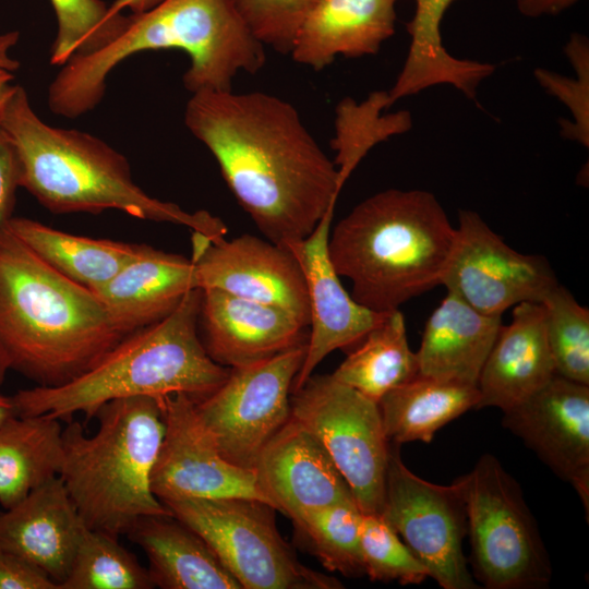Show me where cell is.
<instances>
[{
    "mask_svg": "<svg viewBox=\"0 0 589 589\" xmlns=\"http://www.w3.org/2000/svg\"><path fill=\"white\" fill-rule=\"evenodd\" d=\"M184 123L267 240L300 241L335 207L337 167L290 103L263 92L200 91Z\"/></svg>",
    "mask_w": 589,
    "mask_h": 589,
    "instance_id": "obj_1",
    "label": "cell"
},
{
    "mask_svg": "<svg viewBox=\"0 0 589 589\" xmlns=\"http://www.w3.org/2000/svg\"><path fill=\"white\" fill-rule=\"evenodd\" d=\"M125 335L100 299L0 228V360L36 383L59 386L95 365Z\"/></svg>",
    "mask_w": 589,
    "mask_h": 589,
    "instance_id": "obj_2",
    "label": "cell"
},
{
    "mask_svg": "<svg viewBox=\"0 0 589 589\" xmlns=\"http://www.w3.org/2000/svg\"><path fill=\"white\" fill-rule=\"evenodd\" d=\"M179 49L190 57L185 88L231 91L239 71L256 73L264 45L252 34L233 0H163L129 15L125 29L109 45L64 63L48 87L50 110L77 118L103 99L106 77L122 60L147 50Z\"/></svg>",
    "mask_w": 589,
    "mask_h": 589,
    "instance_id": "obj_3",
    "label": "cell"
},
{
    "mask_svg": "<svg viewBox=\"0 0 589 589\" xmlns=\"http://www.w3.org/2000/svg\"><path fill=\"white\" fill-rule=\"evenodd\" d=\"M0 127L17 155L20 187L55 214L116 209L142 220L182 225L211 241L225 238L227 228L218 217L148 195L133 181L128 159L103 140L45 123L20 85Z\"/></svg>",
    "mask_w": 589,
    "mask_h": 589,
    "instance_id": "obj_4",
    "label": "cell"
},
{
    "mask_svg": "<svg viewBox=\"0 0 589 589\" xmlns=\"http://www.w3.org/2000/svg\"><path fill=\"white\" fill-rule=\"evenodd\" d=\"M457 230L429 191L388 189L356 205L329 232L328 255L352 298L376 311L441 285Z\"/></svg>",
    "mask_w": 589,
    "mask_h": 589,
    "instance_id": "obj_5",
    "label": "cell"
},
{
    "mask_svg": "<svg viewBox=\"0 0 589 589\" xmlns=\"http://www.w3.org/2000/svg\"><path fill=\"white\" fill-rule=\"evenodd\" d=\"M201 289L189 291L161 321L127 335L95 365L59 386H34L12 396L19 416L48 414L85 421L113 399L184 394L199 401L216 390L230 369L206 352L199 333Z\"/></svg>",
    "mask_w": 589,
    "mask_h": 589,
    "instance_id": "obj_6",
    "label": "cell"
},
{
    "mask_svg": "<svg viewBox=\"0 0 589 589\" xmlns=\"http://www.w3.org/2000/svg\"><path fill=\"white\" fill-rule=\"evenodd\" d=\"M161 400L113 399L96 412L93 435L72 420L62 431L59 477L88 529L119 538L143 516L171 514L151 485L165 434Z\"/></svg>",
    "mask_w": 589,
    "mask_h": 589,
    "instance_id": "obj_7",
    "label": "cell"
},
{
    "mask_svg": "<svg viewBox=\"0 0 589 589\" xmlns=\"http://www.w3.org/2000/svg\"><path fill=\"white\" fill-rule=\"evenodd\" d=\"M466 508L476 578L488 589H543L550 556L518 482L492 454L455 479Z\"/></svg>",
    "mask_w": 589,
    "mask_h": 589,
    "instance_id": "obj_8",
    "label": "cell"
},
{
    "mask_svg": "<svg viewBox=\"0 0 589 589\" xmlns=\"http://www.w3.org/2000/svg\"><path fill=\"white\" fill-rule=\"evenodd\" d=\"M199 533L242 589H340L335 577L299 562L280 536L275 508L242 497L189 498L163 503Z\"/></svg>",
    "mask_w": 589,
    "mask_h": 589,
    "instance_id": "obj_9",
    "label": "cell"
},
{
    "mask_svg": "<svg viewBox=\"0 0 589 589\" xmlns=\"http://www.w3.org/2000/svg\"><path fill=\"white\" fill-rule=\"evenodd\" d=\"M291 417L322 443L362 514L382 512L390 443L378 404L336 381L311 375L291 393Z\"/></svg>",
    "mask_w": 589,
    "mask_h": 589,
    "instance_id": "obj_10",
    "label": "cell"
},
{
    "mask_svg": "<svg viewBox=\"0 0 589 589\" xmlns=\"http://www.w3.org/2000/svg\"><path fill=\"white\" fill-rule=\"evenodd\" d=\"M305 350L306 342L231 368L216 390L194 401L200 421L229 462L254 469L262 449L290 419V396Z\"/></svg>",
    "mask_w": 589,
    "mask_h": 589,
    "instance_id": "obj_11",
    "label": "cell"
},
{
    "mask_svg": "<svg viewBox=\"0 0 589 589\" xmlns=\"http://www.w3.org/2000/svg\"><path fill=\"white\" fill-rule=\"evenodd\" d=\"M380 516L443 589H478L464 554L465 502L457 481L435 484L404 464L390 443L385 497Z\"/></svg>",
    "mask_w": 589,
    "mask_h": 589,
    "instance_id": "obj_12",
    "label": "cell"
},
{
    "mask_svg": "<svg viewBox=\"0 0 589 589\" xmlns=\"http://www.w3.org/2000/svg\"><path fill=\"white\" fill-rule=\"evenodd\" d=\"M456 230L441 285L477 311L502 316L521 302L542 303L558 285L544 256L512 249L478 213L459 211Z\"/></svg>",
    "mask_w": 589,
    "mask_h": 589,
    "instance_id": "obj_13",
    "label": "cell"
},
{
    "mask_svg": "<svg viewBox=\"0 0 589 589\" xmlns=\"http://www.w3.org/2000/svg\"><path fill=\"white\" fill-rule=\"evenodd\" d=\"M161 404L165 434L151 478L153 493L161 503L242 497L269 504L254 470L236 466L219 453L196 414L194 400L175 394Z\"/></svg>",
    "mask_w": 589,
    "mask_h": 589,
    "instance_id": "obj_14",
    "label": "cell"
},
{
    "mask_svg": "<svg viewBox=\"0 0 589 589\" xmlns=\"http://www.w3.org/2000/svg\"><path fill=\"white\" fill-rule=\"evenodd\" d=\"M197 287L279 308L305 327L310 309L303 272L285 247L255 236L211 241L193 232Z\"/></svg>",
    "mask_w": 589,
    "mask_h": 589,
    "instance_id": "obj_15",
    "label": "cell"
},
{
    "mask_svg": "<svg viewBox=\"0 0 589 589\" xmlns=\"http://www.w3.org/2000/svg\"><path fill=\"white\" fill-rule=\"evenodd\" d=\"M503 413L504 428L574 486L588 518L589 385L555 374L543 387Z\"/></svg>",
    "mask_w": 589,
    "mask_h": 589,
    "instance_id": "obj_16",
    "label": "cell"
},
{
    "mask_svg": "<svg viewBox=\"0 0 589 589\" xmlns=\"http://www.w3.org/2000/svg\"><path fill=\"white\" fill-rule=\"evenodd\" d=\"M333 214L334 208L306 238L285 247L297 259L304 275L311 327L292 392L303 386L327 354L357 346L389 313L358 303L342 287L327 248Z\"/></svg>",
    "mask_w": 589,
    "mask_h": 589,
    "instance_id": "obj_17",
    "label": "cell"
},
{
    "mask_svg": "<svg viewBox=\"0 0 589 589\" xmlns=\"http://www.w3.org/2000/svg\"><path fill=\"white\" fill-rule=\"evenodd\" d=\"M253 470L268 503L291 520L354 501L322 443L291 416L262 449Z\"/></svg>",
    "mask_w": 589,
    "mask_h": 589,
    "instance_id": "obj_18",
    "label": "cell"
},
{
    "mask_svg": "<svg viewBox=\"0 0 589 589\" xmlns=\"http://www.w3.org/2000/svg\"><path fill=\"white\" fill-rule=\"evenodd\" d=\"M201 290L200 337L223 366L253 364L308 341L306 327L279 308L214 288Z\"/></svg>",
    "mask_w": 589,
    "mask_h": 589,
    "instance_id": "obj_19",
    "label": "cell"
},
{
    "mask_svg": "<svg viewBox=\"0 0 589 589\" xmlns=\"http://www.w3.org/2000/svg\"><path fill=\"white\" fill-rule=\"evenodd\" d=\"M85 527L58 476L0 510V546L43 572L60 589Z\"/></svg>",
    "mask_w": 589,
    "mask_h": 589,
    "instance_id": "obj_20",
    "label": "cell"
},
{
    "mask_svg": "<svg viewBox=\"0 0 589 589\" xmlns=\"http://www.w3.org/2000/svg\"><path fill=\"white\" fill-rule=\"evenodd\" d=\"M555 374L544 306L521 302L515 305L510 323L502 325L482 366L476 409L496 407L505 411L534 394Z\"/></svg>",
    "mask_w": 589,
    "mask_h": 589,
    "instance_id": "obj_21",
    "label": "cell"
},
{
    "mask_svg": "<svg viewBox=\"0 0 589 589\" xmlns=\"http://www.w3.org/2000/svg\"><path fill=\"white\" fill-rule=\"evenodd\" d=\"M193 289L200 288L191 259L144 244L136 257L94 293L127 336L168 316Z\"/></svg>",
    "mask_w": 589,
    "mask_h": 589,
    "instance_id": "obj_22",
    "label": "cell"
},
{
    "mask_svg": "<svg viewBox=\"0 0 589 589\" xmlns=\"http://www.w3.org/2000/svg\"><path fill=\"white\" fill-rule=\"evenodd\" d=\"M397 0H318L294 38L292 59L314 70L329 65L337 55H375L395 33Z\"/></svg>",
    "mask_w": 589,
    "mask_h": 589,
    "instance_id": "obj_23",
    "label": "cell"
},
{
    "mask_svg": "<svg viewBox=\"0 0 589 589\" xmlns=\"http://www.w3.org/2000/svg\"><path fill=\"white\" fill-rule=\"evenodd\" d=\"M502 325V316L483 314L447 291L425 323L416 352L419 374L477 385Z\"/></svg>",
    "mask_w": 589,
    "mask_h": 589,
    "instance_id": "obj_24",
    "label": "cell"
},
{
    "mask_svg": "<svg viewBox=\"0 0 589 589\" xmlns=\"http://www.w3.org/2000/svg\"><path fill=\"white\" fill-rule=\"evenodd\" d=\"M127 536L146 554L154 588L241 589L205 540L171 514L143 516Z\"/></svg>",
    "mask_w": 589,
    "mask_h": 589,
    "instance_id": "obj_25",
    "label": "cell"
},
{
    "mask_svg": "<svg viewBox=\"0 0 589 589\" xmlns=\"http://www.w3.org/2000/svg\"><path fill=\"white\" fill-rule=\"evenodd\" d=\"M407 24L410 46L404 67L387 91L389 107L425 88L449 84L474 100L477 89L495 70L494 64L453 57L442 43L441 23L456 0H414Z\"/></svg>",
    "mask_w": 589,
    "mask_h": 589,
    "instance_id": "obj_26",
    "label": "cell"
},
{
    "mask_svg": "<svg viewBox=\"0 0 589 589\" xmlns=\"http://www.w3.org/2000/svg\"><path fill=\"white\" fill-rule=\"evenodd\" d=\"M479 401L477 385L418 374L395 387L377 402L385 435L401 445L430 443L435 433Z\"/></svg>",
    "mask_w": 589,
    "mask_h": 589,
    "instance_id": "obj_27",
    "label": "cell"
},
{
    "mask_svg": "<svg viewBox=\"0 0 589 589\" xmlns=\"http://www.w3.org/2000/svg\"><path fill=\"white\" fill-rule=\"evenodd\" d=\"M60 420L14 414L0 423V505L9 508L59 476L63 458Z\"/></svg>",
    "mask_w": 589,
    "mask_h": 589,
    "instance_id": "obj_28",
    "label": "cell"
},
{
    "mask_svg": "<svg viewBox=\"0 0 589 589\" xmlns=\"http://www.w3.org/2000/svg\"><path fill=\"white\" fill-rule=\"evenodd\" d=\"M7 227L39 257L93 292L136 257L143 243L76 236L25 217H11Z\"/></svg>",
    "mask_w": 589,
    "mask_h": 589,
    "instance_id": "obj_29",
    "label": "cell"
},
{
    "mask_svg": "<svg viewBox=\"0 0 589 589\" xmlns=\"http://www.w3.org/2000/svg\"><path fill=\"white\" fill-rule=\"evenodd\" d=\"M418 374L417 353L409 347L404 314L395 310L364 336L332 376L378 402Z\"/></svg>",
    "mask_w": 589,
    "mask_h": 589,
    "instance_id": "obj_30",
    "label": "cell"
},
{
    "mask_svg": "<svg viewBox=\"0 0 589 589\" xmlns=\"http://www.w3.org/2000/svg\"><path fill=\"white\" fill-rule=\"evenodd\" d=\"M388 107V95L384 91L370 94L368 99L359 104L351 98H345L338 104L336 136L332 147L336 151L334 163L341 188L375 144L411 128V118L407 111L382 116V111Z\"/></svg>",
    "mask_w": 589,
    "mask_h": 589,
    "instance_id": "obj_31",
    "label": "cell"
},
{
    "mask_svg": "<svg viewBox=\"0 0 589 589\" xmlns=\"http://www.w3.org/2000/svg\"><path fill=\"white\" fill-rule=\"evenodd\" d=\"M362 512L354 501L336 503L292 520L297 536L330 572L365 575L361 551Z\"/></svg>",
    "mask_w": 589,
    "mask_h": 589,
    "instance_id": "obj_32",
    "label": "cell"
},
{
    "mask_svg": "<svg viewBox=\"0 0 589 589\" xmlns=\"http://www.w3.org/2000/svg\"><path fill=\"white\" fill-rule=\"evenodd\" d=\"M118 537L85 527L60 589H152L147 568Z\"/></svg>",
    "mask_w": 589,
    "mask_h": 589,
    "instance_id": "obj_33",
    "label": "cell"
},
{
    "mask_svg": "<svg viewBox=\"0 0 589 589\" xmlns=\"http://www.w3.org/2000/svg\"><path fill=\"white\" fill-rule=\"evenodd\" d=\"M57 35L50 63L63 65L74 57L92 55L113 41L128 26L129 16L112 13L103 0H50Z\"/></svg>",
    "mask_w": 589,
    "mask_h": 589,
    "instance_id": "obj_34",
    "label": "cell"
},
{
    "mask_svg": "<svg viewBox=\"0 0 589 589\" xmlns=\"http://www.w3.org/2000/svg\"><path fill=\"white\" fill-rule=\"evenodd\" d=\"M557 375L589 385V310L560 284L542 302Z\"/></svg>",
    "mask_w": 589,
    "mask_h": 589,
    "instance_id": "obj_35",
    "label": "cell"
},
{
    "mask_svg": "<svg viewBox=\"0 0 589 589\" xmlns=\"http://www.w3.org/2000/svg\"><path fill=\"white\" fill-rule=\"evenodd\" d=\"M361 551L365 575L372 581L420 585L430 577L426 567L380 515L363 514Z\"/></svg>",
    "mask_w": 589,
    "mask_h": 589,
    "instance_id": "obj_36",
    "label": "cell"
},
{
    "mask_svg": "<svg viewBox=\"0 0 589 589\" xmlns=\"http://www.w3.org/2000/svg\"><path fill=\"white\" fill-rule=\"evenodd\" d=\"M233 1L259 41L280 53H290L302 21L318 0Z\"/></svg>",
    "mask_w": 589,
    "mask_h": 589,
    "instance_id": "obj_37",
    "label": "cell"
},
{
    "mask_svg": "<svg viewBox=\"0 0 589 589\" xmlns=\"http://www.w3.org/2000/svg\"><path fill=\"white\" fill-rule=\"evenodd\" d=\"M566 53L572 59L578 72V80L564 77L556 73L538 69L536 77L545 89L561 98L572 110L574 122L565 121L563 134L568 139L577 140L588 147L589 119H588V40L584 35L573 34L566 46Z\"/></svg>",
    "mask_w": 589,
    "mask_h": 589,
    "instance_id": "obj_38",
    "label": "cell"
},
{
    "mask_svg": "<svg viewBox=\"0 0 589 589\" xmlns=\"http://www.w3.org/2000/svg\"><path fill=\"white\" fill-rule=\"evenodd\" d=\"M0 589H59L43 572L0 546Z\"/></svg>",
    "mask_w": 589,
    "mask_h": 589,
    "instance_id": "obj_39",
    "label": "cell"
},
{
    "mask_svg": "<svg viewBox=\"0 0 589 589\" xmlns=\"http://www.w3.org/2000/svg\"><path fill=\"white\" fill-rule=\"evenodd\" d=\"M20 167L14 145L0 127V228L12 217Z\"/></svg>",
    "mask_w": 589,
    "mask_h": 589,
    "instance_id": "obj_40",
    "label": "cell"
},
{
    "mask_svg": "<svg viewBox=\"0 0 589 589\" xmlns=\"http://www.w3.org/2000/svg\"><path fill=\"white\" fill-rule=\"evenodd\" d=\"M579 0H516L518 11L529 17L555 15Z\"/></svg>",
    "mask_w": 589,
    "mask_h": 589,
    "instance_id": "obj_41",
    "label": "cell"
},
{
    "mask_svg": "<svg viewBox=\"0 0 589 589\" xmlns=\"http://www.w3.org/2000/svg\"><path fill=\"white\" fill-rule=\"evenodd\" d=\"M20 33L16 31L8 32L0 35V69L15 71L20 63L11 58L10 50L19 40Z\"/></svg>",
    "mask_w": 589,
    "mask_h": 589,
    "instance_id": "obj_42",
    "label": "cell"
},
{
    "mask_svg": "<svg viewBox=\"0 0 589 589\" xmlns=\"http://www.w3.org/2000/svg\"><path fill=\"white\" fill-rule=\"evenodd\" d=\"M161 1L163 0H115L109 5V9L112 13H120L122 10L128 9L131 14H139L152 9Z\"/></svg>",
    "mask_w": 589,
    "mask_h": 589,
    "instance_id": "obj_43",
    "label": "cell"
},
{
    "mask_svg": "<svg viewBox=\"0 0 589 589\" xmlns=\"http://www.w3.org/2000/svg\"><path fill=\"white\" fill-rule=\"evenodd\" d=\"M13 81L14 76L11 71L0 69V119L17 88V85L13 84Z\"/></svg>",
    "mask_w": 589,
    "mask_h": 589,
    "instance_id": "obj_44",
    "label": "cell"
},
{
    "mask_svg": "<svg viewBox=\"0 0 589 589\" xmlns=\"http://www.w3.org/2000/svg\"><path fill=\"white\" fill-rule=\"evenodd\" d=\"M14 414L16 413H15L12 396L3 395L0 392V423H2L5 419Z\"/></svg>",
    "mask_w": 589,
    "mask_h": 589,
    "instance_id": "obj_45",
    "label": "cell"
},
{
    "mask_svg": "<svg viewBox=\"0 0 589 589\" xmlns=\"http://www.w3.org/2000/svg\"><path fill=\"white\" fill-rule=\"evenodd\" d=\"M7 372L8 370L4 368L3 363L0 360V384L3 382Z\"/></svg>",
    "mask_w": 589,
    "mask_h": 589,
    "instance_id": "obj_46",
    "label": "cell"
}]
</instances>
